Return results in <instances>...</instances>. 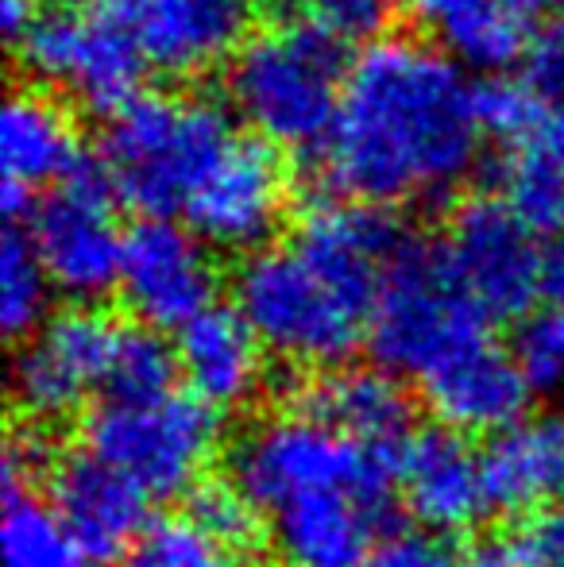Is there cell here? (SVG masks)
Masks as SVG:
<instances>
[{
    "mask_svg": "<svg viewBox=\"0 0 564 567\" xmlns=\"http://www.w3.org/2000/svg\"><path fill=\"white\" fill-rule=\"evenodd\" d=\"M488 324L491 317L449 275L441 247L410 236L379 286L368 343L379 367L425 382L468 348L491 340Z\"/></svg>",
    "mask_w": 564,
    "mask_h": 567,
    "instance_id": "cell-5",
    "label": "cell"
},
{
    "mask_svg": "<svg viewBox=\"0 0 564 567\" xmlns=\"http://www.w3.org/2000/svg\"><path fill=\"white\" fill-rule=\"evenodd\" d=\"M236 135L240 132L217 101L140 93L109 116L101 174L129 209L143 217H171L186 209Z\"/></svg>",
    "mask_w": 564,
    "mask_h": 567,
    "instance_id": "cell-3",
    "label": "cell"
},
{
    "mask_svg": "<svg viewBox=\"0 0 564 567\" xmlns=\"http://www.w3.org/2000/svg\"><path fill=\"white\" fill-rule=\"evenodd\" d=\"M259 4H271V8H283L286 0H259Z\"/></svg>",
    "mask_w": 564,
    "mask_h": 567,
    "instance_id": "cell-40",
    "label": "cell"
},
{
    "mask_svg": "<svg viewBox=\"0 0 564 567\" xmlns=\"http://www.w3.org/2000/svg\"><path fill=\"white\" fill-rule=\"evenodd\" d=\"M51 463L47 455V441L35 433H12L4 444V491H23L31 483V475Z\"/></svg>",
    "mask_w": 564,
    "mask_h": 567,
    "instance_id": "cell-35",
    "label": "cell"
},
{
    "mask_svg": "<svg viewBox=\"0 0 564 567\" xmlns=\"http://www.w3.org/2000/svg\"><path fill=\"white\" fill-rule=\"evenodd\" d=\"M363 567H468V556L449 548L441 537H425V533H394V537L379 540Z\"/></svg>",
    "mask_w": 564,
    "mask_h": 567,
    "instance_id": "cell-32",
    "label": "cell"
},
{
    "mask_svg": "<svg viewBox=\"0 0 564 567\" xmlns=\"http://www.w3.org/2000/svg\"><path fill=\"white\" fill-rule=\"evenodd\" d=\"M394 0H309V12L321 28L340 39H368L391 16Z\"/></svg>",
    "mask_w": 564,
    "mask_h": 567,
    "instance_id": "cell-34",
    "label": "cell"
},
{
    "mask_svg": "<svg viewBox=\"0 0 564 567\" xmlns=\"http://www.w3.org/2000/svg\"><path fill=\"white\" fill-rule=\"evenodd\" d=\"M116 194L105 174L78 171L28 213V239L54 290L93 301L121 286L129 231L116 225Z\"/></svg>",
    "mask_w": 564,
    "mask_h": 567,
    "instance_id": "cell-10",
    "label": "cell"
},
{
    "mask_svg": "<svg viewBox=\"0 0 564 567\" xmlns=\"http://www.w3.org/2000/svg\"><path fill=\"white\" fill-rule=\"evenodd\" d=\"M345 39L317 20L252 31L228 62V101L271 147H321L348 82Z\"/></svg>",
    "mask_w": 564,
    "mask_h": 567,
    "instance_id": "cell-2",
    "label": "cell"
},
{
    "mask_svg": "<svg viewBox=\"0 0 564 567\" xmlns=\"http://www.w3.org/2000/svg\"><path fill=\"white\" fill-rule=\"evenodd\" d=\"M286 174L271 143L259 135H236L209 178L194 189L182 217L205 244L225 251H252L283 220Z\"/></svg>",
    "mask_w": 564,
    "mask_h": 567,
    "instance_id": "cell-13",
    "label": "cell"
},
{
    "mask_svg": "<svg viewBox=\"0 0 564 567\" xmlns=\"http://www.w3.org/2000/svg\"><path fill=\"white\" fill-rule=\"evenodd\" d=\"M259 514H264V509H259L236 483H197L194 491H189L186 517L205 537H213L221 548H228V553H236V556L256 548L259 537H264Z\"/></svg>",
    "mask_w": 564,
    "mask_h": 567,
    "instance_id": "cell-28",
    "label": "cell"
},
{
    "mask_svg": "<svg viewBox=\"0 0 564 567\" xmlns=\"http://www.w3.org/2000/svg\"><path fill=\"white\" fill-rule=\"evenodd\" d=\"M514 363L522 367L534 390H561L564 386V309L522 317L514 332Z\"/></svg>",
    "mask_w": 564,
    "mask_h": 567,
    "instance_id": "cell-30",
    "label": "cell"
},
{
    "mask_svg": "<svg viewBox=\"0 0 564 567\" xmlns=\"http://www.w3.org/2000/svg\"><path fill=\"white\" fill-rule=\"evenodd\" d=\"M480 90L437 39L383 35L352 59L321 171L340 197L391 205L457 194L480 163Z\"/></svg>",
    "mask_w": 564,
    "mask_h": 567,
    "instance_id": "cell-1",
    "label": "cell"
},
{
    "mask_svg": "<svg viewBox=\"0 0 564 567\" xmlns=\"http://www.w3.org/2000/svg\"><path fill=\"white\" fill-rule=\"evenodd\" d=\"M542 93L526 78H495V82L480 85L483 132L499 135V140H514L519 132H526L542 116Z\"/></svg>",
    "mask_w": 564,
    "mask_h": 567,
    "instance_id": "cell-31",
    "label": "cell"
},
{
    "mask_svg": "<svg viewBox=\"0 0 564 567\" xmlns=\"http://www.w3.org/2000/svg\"><path fill=\"white\" fill-rule=\"evenodd\" d=\"M147 502L129 475L90 449L51 463V506L93 564H113L132 553L147 529Z\"/></svg>",
    "mask_w": 564,
    "mask_h": 567,
    "instance_id": "cell-15",
    "label": "cell"
},
{
    "mask_svg": "<svg viewBox=\"0 0 564 567\" xmlns=\"http://www.w3.org/2000/svg\"><path fill=\"white\" fill-rule=\"evenodd\" d=\"M4 567H82L85 556L54 506L35 494L4 491V522H0Z\"/></svg>",
    "mask_w": 564,
    "mask_h": 567,
    "instance_id": "cell-25",
    "label": "cell"
},
{
    "mask_svg": "<svg viewBox=\"0 0 564 567\" xmlns=\"http://www.w3.org/2000/svg\"><path fill=\"white\" fill-rule=\"evenodd\" d=\"M174 374H178V351L166 348L155 329H124L109 367L105 398H121V402L163 398L174 390Z\"/></svg>",
    "mask_w": 564,
    "mask_h": 567,
    "instance_id": "cell-27",
    "label": "cell"
},
{
    "mask_svg": "<svg viewBox=\"0 0 564 567\" xmlns=\"http://www.w3.org/2000/svg\"><path fill=\"white\" fill-rule=\"evenodd\" d=\"M437 247L457 286L491 321L530 317L545 293V251L537 247V231L503 197L464 202Z\"/></svg>",
    "mask_w": 564,
    "mask_h": 567,
    "instance_id": "cell-9",
    "label": "cell"
},
{
    "mask_svg": "<svg viewBox=\"0 0 564 567\" xmlns=\"http://www.w3.org/2000/svg\"><path fill=\"white\" fill-rule=\"evenodd\" d=\"M147 66L189 78L233 62L248 39V0H124Z\"/></svg>",
    "mask_w": 564,
    "mask_h": 567,
    "instance_id": "cell-16",
    "label": "cell"
},
{
    "mask_svg": "<svg viewBox=\"0 0 564 567\" xmlns=\"http://www.w3.org/2000/svg\"><path fill=\"white\" fill-rule=\"evenodd\" d=\"M407 239L410 236L402 231L399 220L379 205L356 202V197H325V202L309 205V213L301 217L294 247L337 290H345L356 306L371 313L387 267Z\"/></svg>",
    "mask_w": 564,
    "mask_h": 567,
    "instance_id": "cell-14",
    "label": "cell"
},
{
    "mask_svg": "<svg viewBox=\"0 0 564 567\" xmlns=\"http://www.w3.org/2000/svg\"><path fill=\"white\" fill-rule=\"evenodd\" d=\"M483 478L491 509L534 514L564 498V417H522L488 441Z\"/></svg>",
    "mask_w": 564,
    "mask_h": 567,
    "instance_id": "cell-22",
    "label": "cell"
},
{
    "mask_svg": "<svg viewBox=\"0 0 564 567\" xmlns=\"http://www.w3.org/2000/svg\"><path fill=\"white\" fill-rule=\"evenodd\" d=\"M553 4L557 0H414L437 43L480 70L522 59Z\"/></svg>",
    "mask_w": 564,
    "mask_h": 567,
    "instance_id": "cell-23",
    "label": "cell"
},
{
    "mask_svg": "<svg viewBox=\"0 0 564 567\" xmlns=\"http://www.w3.org/2000/svg\"><path fill=\"white\" fill-rule=\"evenodd\" d=\"M174 351L189 394L213 410H236L264 382V340L240 309L209 306L178 329Z\"/></svg>",
    "mask_w": 564,
    "mask_h": 567,
    "instance_id": "cell-20",
    "label": "cell"
},
{
    "mask_svg": "<svg viewBox=\"0 0 564 567\" xmlns=\"http://www.w3.org/2000/svg\"><path fill=\"white\" fill-rule=\"evenodd\" d=\"M121 332L98 309H66L43 321L12 367V386L31 417H66L105 390Z\"/></svg>",
    "mask_w": 564,
    "mask_h": 567,
    "instance_id": "cell-11",
    "label": "cell"
},
{
    "mask_svg": "<svg viewBox=\"0 0 564 567\" xmlns=\"http://www.w3.org/2000/svg\"><path fill=\"white\" fill-rule=\"evenodd\" d=\"M503 202L534 231H564V105L542 109V116L506 140Z\"/></svg>",
    "mask_w": 564,
    "mask_h": 567,
    "instance_id": "cell-24",
    "label": "cell"
},
{
    "mask_svg": "<svg viewBox=\"0 0 564 567\" xmlns=\"http://www.w3.org/2000/svg\"><path fill=\"white\" fill-rule=\"evenodd\" d=\"M121 567H244L236 553L205 537L194 522H155L143 529Z\"/></svg>",
    "mask_w": 564,
    "mask_h": 567,
    "instance_id": "cell-29",
    "label": "cell"
},
{
    "mask_svg": "<svg viewBox=\"0 0 564 567\" xmlns=\"http://www.w3.org/2000/svg\"><path fill=\"white\" fill-rule=\"evenodd\" d=\"M298 410L371 449L402 452L410 441V398L387 367H345L306 382Z\"/></svg>",
    "mask_w": 564,
    "mask_h": 567,
    "instance_id": "cell-21",
    "label": "cell"
},
{
    "mask_svg": "<svg viewBox=\"0 0 564 567\" xmlns=\"http://www.w3.org/2000/svg\"><path fill=\"white\" fill-rule=\"evenodd\" d=\"M12 43L20 47L23 66L39 85L82 109L113 116L140 97L147 59L124 16L93 8H51L35 16Z\"/></svg>",
    "mask_w": 564,
    "mask_h": 567,
    "instance_id": "cell-8",
    "label": "cell"
},
{
    "mask_svg": "<svg viewBox=\"0 0 564 567\" xmlns=\"http://www.w3.org/2000/svg\"><path fill=\"white\" fill-rule=\"evenodd\" d=\"M221 410L194 394L147 402L105 398L85 421V449L129 475L147 498H182L202 483L221 441Z\"/></svg>",
    "mask_w": 564,
    "mask_h": 567,
    "instance_id": "cell-7",
    "label": "cell"
},
{
    "mask_svg": "<svg viewBox=\"0 0 564 567\" xmlns=\"http://www.w3.org/2000/svg\"><path fill=\"white\" fill-rule=\"evenodd\" d=\"M31 20H35V12H31V0H4V31H8V35L16 39Z\"/></svg>",
    "mask_w": 564,
    "mask_h": 567,
    "instance_id": "cell-39",
    "label": "cell"
},
{
    "mask_svg": "<svg viewBox=\"0 0 564 567\" xmlns=\"http://www.w3.org/2000/svg\"><path fill=\"white\" fill-rule=\"evenodd\" d=\"M399 491L407 509L433 533H468L491 509L483 455L457 429H425L399 455Z\"/></svg>",
    "mask_w": 564,
    "mask_h": 567,
    "instance_id": "cell-17",
    "label": "cell"
},
{
    "mask_svg": "<svg viewBox=\"0 0 564 567\" xmlns=\"http://www.w3.org/2000/svg\"><path fill=\"white\" fill-rule=\"evenodd\" d=\"M399 455L402 452L352 441L298 410L252 425L233 444L228 471H233V483L264 514H275L290 502L332 498V494H360L391 506V486L399 483Z\"/></svg>",
    "mask_w": 564,
    "mask_h": 567,
    "instance_id": "cell-4",
    "label": "cell"
},
{
    "mask_svg": "<svg viewBox=\"0 0 564 567\" xmlns=\"http://www.w3.org/2000/svg\"><path fill=\"white\" fill-rule=\"evenodd\" d=\"M236 309L256 337L290 363H345L368 337L371 313L329 282L298 247H267L236 278Z\"/></svg>",
    "mask_w": 564,
    "mask_h": 567,
    "instance_id": "cell-6",
    "label": "cell"
},
{
    "mask_svg": "<svg viewBox=\"0 0 564 567\" xmlns=\"http://www.w3.org/2000/svg\"><path fill=\"white\" fill-rule=\"evenodd\" d=\"M422 394L444 429H457L464 436H495L526 417L534 386L514 363V351H503L495 340H483L429 374Z\"/></svg>",
    "mask_w": 564,
    "mask_h": 567,
    "instance_id": "cell-19",
    "label": "cell"
},
{
    "mask_svg": "<svg viewBox=\"0 0 564 567\" xmlns=\"http://www.w3.org/2000/svg\"><path fill=\"white\" fill-rule=\"evenodd\" d=\"M43 262L31 247L28 231H8L0 247V324L8 337H31L43 324L47 293H51Z\"/></svg>",
    "mask_w": 564,
    "mask_h": 567,
    "instance_id": "cell-26",
    "label": "cell"
},
{
    "mask_svg": "<svg viewBox=\"0 0 564 567\" xmlns=\"http://www.w3.org/2000/svg\"><path fill=\"white\" fill-rule=\"evenodd\" d=\"M522 62H526V74L522 78H526L542 97L564 101V12L537 28V35L530 39Z\"/></svg>",
    "mask_w": 564,
    "mask_h": 567,
    "instance_id": "cell-33",
    "label": "cell"
},
{
    "mask_svg": "<svg viewBox=\"0 0 564 567\" xmlns=\"http://www.w3.org/2000/svg\"><path fill=\"white\" fill-rule=\"evenodd\" d=\"M468 567H530L526 540H522V533H503V537L480 540L468 553Z\"/></svg>",
    "mask_w": 564,
    "mask_h": 567,
    "instance_id": "cell-37",
    "label": "cell"
},
{
    "mask_svg": "<svg viewBox=\"0 0 564 567\" xmlns=\"http://www.w3.org/2000/svg\"><path fill=\"white\" fill-rule=\"evenodd\" d=\"M519 533L526 540L530 567H564V509L537 517V522H530Z\"/></svg>",
    "mask_w": 564,
    "mask_h": 567,
    "instance_id": "cell-36",
    "label": "cell"
},
{
    "mask_svg": "<svg viewBox=\"0 0 564 567\" xmlns=\"http://www.w3.org/2000/svg\"><path fill=\"white\" fill-rule=\"evenodd\" d=\"M116 290L147 329H186L197 313L217 306V270L194 228L143 217L129 231Z\"/></svg>",
    "mask_w": 564,
    "mask_h": 567,
    "instance_id": "cell-12",
    "label": "cell"
},
{
    "mask_svg": "<svg viewBox=\"0 0 564 567\" xmlns=\"http://www.w3.org/2000/svg\"><path fill=\"white\" fill-rule=\"evenodd\" d=\"M545 298L557 309H564V231L545 251Z\"/></svg>",
    "mask_w": 564,
    "mask_h": 567,
    "instance_id": "cell-38",
    "label": "cell"
},
{
    "mask_svg": "<svg viewBox=\"0 0 564 567\" xmlns=\"http://www.w3.org/2000/svg\"><path fill=\"white\" fill-rule=\"evenodd\" d=\"M78 127L66 105L43 90H20L0 116V171H4L8 217H28L39 186H59L82 171Z\"/></svg>",
    "mask_w": 564,
    "mask_h": 567,
    "instance_id": "cell-18",
    "label": "cell"
}]
</instances>
